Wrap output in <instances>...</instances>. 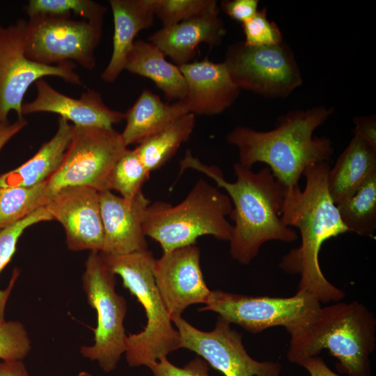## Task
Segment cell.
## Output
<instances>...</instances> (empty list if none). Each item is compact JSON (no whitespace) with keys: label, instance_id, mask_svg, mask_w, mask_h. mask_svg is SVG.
<instances>
[{"label":"cell","instance_id":"cell-23","mask_svg":"<svg viewBox=\"0 0 376 376\" xmlns=\"http://www.w3.org/2000/svg\"><path fill=\"white\" fill-rule=\"evenodd\" d=\"M188 113L182 100L163 102L151 91L144 89L134 104L124 113L126 125L122 138L127 146L138 143Z\"/></svg>","mask_w":376,"mask_h":376},{"label":"cell","instance_id":"cell-17","mask_svg":"<svg viewBox=\"0 0 376 376\" xmlns=\"http://www.w3.org/2000/svg\"><path fill=\"white\" fill-rule=\"evenodd\" d=\"M36 96L23 103L22 115L49 112L56 113L75 126L111 128L124 120V113L109 108L101 94L88 89L78 98L56 90L43 78L35 82Z\"/></svg>","mask_w":376,"mask_h":376},{"label":"cell","instance_id":"cell-16","mask_svg":"<svg viewBox=\"0 0 376 376\" xmlns=\"http://www.w3.org/2000/svg\"><path fill=\"white\" fill-rule=\"evenodd\" d=\"M103 225L101 253L126 254L148 249L143 223L149 200L141 192L132 200L110 190L99 192Z\"/></svg>","mask_w":376,"mask_h":376},{"label":"cell","instance_id":"cell-15","mask_svg":"<svg viewBox=\"0 0 376 376\" xmlns=\"http://www.w3.org/2000/svg\"><path fill=\"white\" fill-rule=\"evenodd\" d=\"M45 207L64 228L69 249L101 251L104 232L97 191L65 187L50 197Z\"/></svg>","mask_w":376,"mask_h":376},{"label":"cell","instance_id":"cell-2","mask_svg":"<svg viewBox=\"0 0 376 376\" xmlns=\"http://www.w3.org/2000/svg\"><path fill=\"white\" fill-rule=\"evenodd\" d=\"M180 166V173L187 169L198 171L226 191L233 205L230 217L235 222L230 253L240 263L249 265L267 242L289 243L297 240V233L281 219L286 189L269 167L253 172L236 163L233 165L236 180L230 182L217 166L203 164L189 150Z\"/></svg>","mask_w":376,"mask_h":376},{"label":"cell","instance_id":"cell-9","mask_svg":"<svg viewBox=\"0 0 376 376\" xmlns=\"http://www.w3.org/2000/svg\"><path fill=\"white\" fill-rule=\"evenodd\" d=\"M126 148L121 134L113 127L74 125L63 161L46 181L48 199L68 187H86L98 192L111 191L113 169Z\"/></svg>","mask_w":376,"mask_h":376},{"label":"cell","instance_id":"cell-32","mask_svg":"<svg viewBox=\"0 0 376 376\" xmlns=\"http://www.w3.org/2000/svg\"><path fill=\"white\" fill-rule=\"evenodd\" d=\"M31 350V341L24 324L17 320L0 322V359L23 360Z\"/></svg>","mask_w":376,"mask_h":376},{"label":"cell","instance_id":"cell-37","mask_svg":"<svg viewBox=\"0 0 376 376\" xmlns=\"http://www.w3.org/2000/svg\"><path fill=\"white\" fill-rule=\"evenodd\" d=\"M298 365L305 368L310 376H340L332 371L324 361L318 356L306 359Z\"/></svg>","mask_w":376,"mask_h":376},{"label":"cell","instance_id":"cell-19","mask_svg":"<svg viewBox=\"0 0 376 376\" xmlns=\"http://www.w3.org/2000/svg\"><path fill=\"white\" fill-rule=\"evenodd\" d=\"M219 10L211 12L169 27H162L148 38L165 56L178 66L191 62L196 49L201 43L210 47L219 45L226 29Z\"/></svg>","mask_w":376,"mask_h":376},{"label":"cell","instance_id":"cell-7","mask_svg":"<svg viewBox=\"0 0 376 376\" xmlns=\"http://www.w3.org/2000/svg\"><path fill=\"white\" fill-rule=\"evenodd\" d=\"M322 306L312 294L297 290L290 297L250 296L212 290L199 311L215 312L229 323L258 334L281 326L291 337L306 331L316 320Z\"/></svg>","mask_w":376,"mask_h":376},{"label":"cell","instance_id":"cell-4","mask_svg":"<svg viewBox=\"0 0 376 376\" xmlns=\"http://www.w3.org/2000/svg\"><path fill=\"white\" fill-rule=\"evenodd\" d=\"M376 318L357 301L336 302L321 308L313 323L291 337L287 352L299 364L323 350L337 359L336 369L347 376H370V355L375 348Z\"/></svg>","mask_w":376,"mask_h":376},{"label":"cell","instance_id":"cell-1","mask_svg":"<svg viewBox=\"0 0 376 376\" xmlns=\"http://www.w3.org/2000/svg\"><path fill=\"white\" fill-rule=\"evenodd\" d=\"M330 169L327 162L306 169L304 189L299 185L286 189L281 214L285 226L298 228L301 244L281 258L279 267L300 276L297 290L308 292L325 304L340 301L345 294L323 274L320 250L326 240L348 232L328 191Z\"/></svg>","mask_w":376,"mask_h":376},{"label":"cell","instance_id":"cell-21","mask_svg":"<svg viewBox=\"0 0 376 376\" xmlns=\"http://www.w3.org/2000/svg\"><path fill=\"white\" fill-rule=\"evenodd\" d=\"M74 125L58 117V127L26 162L0 175V187H31L46 182L59 168L73 133Z\"/></svg>","mask_w":376,"mask_h":376},{"label":"cell","instance_id":"cell-34","mask_svg":"<svg viewBox=\"0 0 376 376\" xmlns=\"http://www.w3.org/2000/svg\"><path fill=\"white\" fill-rule=\"evenodd\" d=\"M208 363L201 357H196L183 367L171 363L162 357L148 366L154 376H210Z\"/></svg>","mask_w":376,"mask_h":376},{"label":"cell","instance_id":"cell-39","mask_svg":"<svg viewBox=\"0 0 376 376\" xmlns=\"http://www.w3.org/2000/svg\"><path fill=\"white\" fill-rule=\"evenodd\" d=\"M0 376H29V374L22 360L2 361Z\"/></svg>","mask_w":376,"mask_h":376},{"label":"cell","instance_id":"cell-25","mask_svg":"<svg viewBox=\"0 0 376 376\" xmlns=\"http://www.w3.org/2000/svg\"><path fill=\"white\" fill-rule=\"evenodd\" d=\"M195 123L196 116L186 113L140 143L134 149L146 168L151 172L163 166L189 140Z\"/></svg>","mask_w":376,"mask_h":376},{"label":"cell","instance_id":"cell-12","mask_svg":"<svg viewBox=\"0 0 376 376\" xmlns=\"http://www.w3.org/2000/svg\"><path fill=\"white\" fill-rule=\"evenodd\" d=\"M28 21L18 19L4 26L0 24V124L8 122L10 111L18 119L22 115L24 97L29 86L45 77H56L72 84L82 85L74 69L76 64L68 62L55 65L40 64L29 60L24 47Z\"/></svg>","mask_w":376,"mask_h":376},{"label":"cell","instance_id":"cell-26","mask_svg":"<svg viewBox=\"0 0 376 376\" xmlns=\"http://www.w3.org/2000/svg\"><path fill=\"white\" fill-rule=\"evenodd\" d=\"M336 207L348 232L373 237L376 229V171Z\"/></svg>","mask_w":376,"mask_h":376},{"label":"cell","instance_id":"cell-36","mask_svg":"<svg viewBox=\"0 0 376 376\" xmlns=\"http://www.w3.org/2000/svg\"><path fill=\"white\" fill-rule=\"evenodd\" d=\"M354 134H357L376 149V118L375 116H355L353 118Z\"/></svg>","mask_w":376,"mask_h":376},{"label":"cell","instance_id":"cell-11","mask_svg":"<svg viewBox=\"0 0 376 376\" xmlns=\"http://www.w3.org/2000/svg\"><path fill=\"white\" fill-rule=\"evenodd\" d=\"M24 52L31 61L47 65L75 63L92 70L102 25L39 15L27 20Z\"/></svg>","mask_w":376,"mask_h":376},{"label":"cell","instance_id":"cell-35","mask_svg":"<svg viewBox=\"0 0 376 376\" xmlns=\"http://www.w3.org/2000/svg\"><path fill=\"white\" fill-rule=\"evenodd\" d=\"M258 5V0H224L220 4L224 13L241 24L256 13Z\"/></svg>","mask_w":376,"mask_h":376},{"label":"cell","instance_id":"cell-30","mask_svg":"<svg viewBox=\"0 0 376 376\" xmlns=\"http://www.w3.org/2000/svg\"><path fill=\"white\" fill-rule=\"evenodd\" d=\"M29 17L44 15L60 17L78 15L102 25L107 8L91 0H30L25 7Z\"/></svg>","mask_w":376,"mask_h":376},{"label":"cell","instance_id":"cell-8","mask_svg":"<svg viewBox=\"0 0 376 376\" xmlns=\"http://www.w3.org/2000/svg\"><path fill=\"white\" fill-rule=\"evenodd\" d=\"M88 304L97 313L94 344L83 345L81 355L98 363L105 372L113 370L126 350L123 321L127 313L125 298L116 291V274L104 261L100 252L90 251L81 277Z\"/></svg>","mask_w":376,"mask_h":376},{"label":"cell","instance_id":"cell-40","mask_svg":"<svg viewBox=\"0 0 376 376\" xmlns=\"http://www.w3.org/2000/svg\"><path fill=\"white\" fill-rule=\"evenodd\" d=\"M76 376H93V375L86 371H81Z\"/></svg>","mask_w":376,"mask_h":376},{"label":"cell","instance_id":"cell-18","mask_svg":"<svg viewBox=\"0 0 376 376\" xmlns=\"http://www.w3.org/2000/svg\"><path fill=\"white\" fill-rule=\"evenodd\" d=\"M186 84L182 100L188 113L214 116L224 112L235 102L240 90L231 80L224 63L207 58L179 66Z\"/></svg>","mask_w":376,"mask_h":376},{"label":"cell","instance_id":"cell-31","mask_svg":"<svg viewBox=\"0 0 376 376\" xmlns=\"http://www.w3.org/2000/svg\"><path fill=\"white\" fill-rule=\"evenodd\" d=\"M155 15L162 27H169L211 12L219 10L215 0H151Z\"/></svg>","mask_w":376,"mask_h":376},{"label":"cell","instance_id":"cell-5","mask_svg":"<svg viewBox=\"0 0 376 376\" xmlns=\"http://www.w3.org/2000/svg\"><path fill=\"white\" fill-rule=\"evenodd\" d=\"M100 253L112 272L122 278L123 285L141 303L147 318L141 332L127 336L125 353L128 365L148 367L180 349L179 332L173 327L155 285L152 252L146 249L120 255Z\"/></svg>","mask_w":376,"mask_h":376},{"label":"cell","instance_id":"cell-3","mask_svg":"<svg viewBox=\"0 0 376 376\" xmlns=\"http://www.w3.org/2000/svg\"><path fill=\"white\" fill-rule=\"evenodd\" d=\"M333 113V108L324 106L293 110L281 116L271 130L238 126L226 140L237 148V163L248 169L265 163L276 180L290 189L298 185L306 169L327 162L332 155L329 138L313 133Z\"/></svg>","mask_w":376,"mask_h":376},{"label":"cell","instance_id":"cell-14","mask_svg":"<svg viewBox=\"0 0 376 376\" xmlns=\"http://www.w3.org/2000/svg\"><path fill=\"white\" fill-rule=\"evenodd\" d=\"M200 249L190 245L154 259L152 274L162 301L173 318L191 304H206L211 290L204 280Z\"/></svg>","mask_w":376,"mask_h":376},{"label":"cell","instance_id":"cell-13","mask_svg":"<svg viewBox=\"0 0 376 376\" xmlns=\"http://www.w3.org/2000/svg\"><path fill=\"white\" fill-rule=\"evenodd\" d=\"M172 322L179 332L180 348L195 352L225 376H281L280 363L253 359L245 350L241 334L220 316L210 331L198 329L181 316L173 318Z\"/></svg>","mask_w":376,"mask_h":376},{"label":"cell","instance_id":"cell-24","mask_svg":"<svg viewBox=\"0 0 376 376\" xmlns=\"http://www.w3.org/2000/svg\"><path fill=\"white\" fill-rule=\"evenodd\" d=\"M154 44L135 40L125 63V70L152 81L169 101L182 100L187 84L179 66L169 62Z\"/></svg>","mask_w":376,"mask_h":376},{"label":"cell","instance_id":"cell-28","mask_svg":"<svg viewBox=\"0 0 376 376\" xmlns=\"http://www.w3.org/2000/svg\"><path fill=\"white\" fill-rule=\"evenodd\" d=\"M52 220L53 219L45 206L17 223L0 230V273L15 254L17 242L24 231L32 225ZM19 274V271L15 269L8 287L0 289V322L6 320L7 302Z\"/></svg>","mask_w":376,"mask_h":376},{"label":"cell","instance_id":"cell-27","mask_svg":"<svg viewBox=\"0 0 376 376\" xmlns=\"http://www.w3.org/2000/svg\"><path fill=\"white\" fill-rule=\"evenodd\" d=\"M46 182L31 187H0V230L45 207Z\"/></svg>","mask_w":376,"mask_h":376},{"label":"cell","instance_id":"cell-22","mask_svg":"<svg viewBox=\"0 0 376 376\" xmlns=\"http://www.w3.org/2000/svg\"><path fill=\"white\" fill-rule=\"evenodd\" d=\"M375 171L376 149L354 134L328 173V191L334 203L350 198Z\"/></svg>","mask_w":376,"mask_h":376},{"label":"cell","instance_id":"cell-29","mask_svg":"<svg viewBox=\"0 0 376 376\" xmlns=\"http://www.w3.org/2000/svg\"><path fill=\"white\" fill-rule=\"evenodd\" d=\"M150 172L146 168L135 149L126 148L116 162L110 178V189L132 200L141 194Z\"/></svg>","mask_w":376,"mask_h":376},{"label":"cell","instance_id":"cell-38","mask_svg":"<svg viewBox=\"0 0 376 376\" xmlns=\"http://www.w3.org/2000/svg\"><path fill=\"white\" fill-rule=\"evenodd\" d=\"M27 125L25 118L17 119L13 123L9 121L0 124V151L5 145Z\"/></svg>","mask_w":376,"mask_h":376},{"label":"cell","instance_id":"cell-20","mask_svg":"<svg viewBox=\"0 0 376 376\" xmlns=\"http://www.w3.org/2000/svg\"><path fill=\"white\" fill-rule=\"evenodd\" d=\"M109 3L114 26L113 51L101 78L110 83L125 70V61L135 37L141 31L151 26L155 15L151 0H110Z\"/></svg>","mask_w":376,"mask_h":376},{"label":"cell","instance_id":"cell-6","mask_svg":"<svg viewBox=\"0 0 376 376\" xmlns=\"http://www.w3.org/2000/svg\"><path fill=\"white\" fill-rule=\"evenodd\" d=\"M232 209L227 194L200 179L176 205L162 201L150 204L143 232L159 244L163 253L195 245L203 235L230 241L233 226L226 217Z\"/></svg>","mask_w":376,"mask_h":376},{"label":"cell","instance_id":"cell-10","mask_svg":"<svg viewBox=\"0 0 376 376\" xmlns=\"http://www.w3.org/2000/svg\"><path fill=\"white\" fill-rule=\"evenodd\" d=\"M234 84L266 98H285L303 79L295 54L284 40L269 46L229 45L223 61Z\"/></svg>","mask_w":376,"mask_h":376},{"label":"cell","instance_id":"cell-33","mask_svg":"<svg viewBox=\"0 0 376 376\" xmlns=\"http://www.w3.org/2000/svg\"><path fill=\"white\" fill-rule=\"evenodd\" d=\"M244 42L249 46H269L283 41V34L277 24L267 17V9L263 8L250 19L242 23Z\"/></svg>","mask_w":376,"mask_h":376}]
</instances>
